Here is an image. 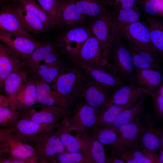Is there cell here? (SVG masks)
I'll use <instances>...</instances> for the list:
<instances>
[{"instance_id":"obj_24","label":"cell","mask_w":163,"mask_h":163,"mask_svg":"<svg viewBox=\"0 0 163 163\" xmlns=\"http://www.w3.org/2000/svg\"><path fill=\"white\" fill-rule=\"evenodd\" d=\"M91 34L88 25L84 24L68 28L59 35L55 41L63 46L67 56V50L71 43L76 44L78 49Z\"/></svg>"},{"instance_id":"obj_37","label":"cell","mask_w":163,"mask_h":163,"mask_svg":"<svg viewBox=\"0 0 163 163\" xmlns=\"http://www.w3.org/2000/svg\"><path fill=\"white\" fill-rule=\"evenodd\" d=\"M87 133L94 137L104 146H112L119 136L118 133L115 130L106 126H95Z\"/></svg>"},{"instance_id":"obj_45","label":"cell","mask_w":163,"mask_h":163,"mask_svg":"<svg viewBox=\"0 0 163 163\" xmlns=\"http://www.w3.org/2000/svg\"><path fill=\"white\" fill-rule=\"evenodd\" d=\"M106 163H125L123 160L119 157L111 155L106 158Z\"/></svg>"},{"instance_id":"obj_49","label":"cell","mask_w":163,"mask_h":163,"mask_svg":"<svg viewBox=\"0 0 163 163\" xmlns=\"http://www.w3.org/2000/svg\"><path fill=\"white\" fill-rule=\"evenodd\" d=\"M4 82H3L0 78V92L3 91Z\"/></svg>"},{"instance_id":"obj_23","label":"cell","mask_w":163,"mask_h":163,"mask_svg":"<svg viewBox=\"0 0 163 163\" xmlns=\"http://www.w3.org/2000/svg\"><path fill=\"white\" fill-rule=\"evenodd\" d=\"M126 46L131 54L135 69H152L161 72L159 54L142 49L130 43H127Z\"/></svg>"},{"instance_id":"obj_28","label":"cell","mask_w":163,"mask_h":163,"mask_svg":"<svg viewBox=\"0 0 163 163\" xmlns=\"http://www.w3.org/2000/svg\"><path fill=\"white\" fill-rule=\"evenodd\" d=\"M16 103L17 110L21 112L37 104L36 84L26 80L17 94Z\"/></svg>"},{"instance_id":"obj_17","label":"cell","mask_w":163,"mask_h":163,"mask_svg":"<svg viewBox=\"0 0 163 163\" xmlns=\"http://www.w3.org/2000/svg\"><path fill=\"white\" fill-rule=\"evenodd\" d=\"M82 68L89 79L112 91L117 87L127 84L117 75L111 66Z\"/></svg>"},{"instance_id":"obj_3","label":"cell","mask_w":163,"mask_h":163,"mask_svg":"<svg viewBox=\"0 0 163 163\" xmlns=\"http://www.w3.org/2000/svg\"><path fill=\"white\" fill-rule=\"evenodd\" d=\"M68 59L82 68L111 66L104 56L98 41L92 33L80 47L68 57Z\"/></svg>"},{"instance_id":"obj_4","label":"cell","mask_w":163,"mask_h":163,"mask_svg":"<svg viewBox=\"0 0 163 163\" xmlns=\"http://www.w3.org/2000/svg\"><path fill=\"white\" fill-rule=\"evenodd\" d=\"M57 129L34 136L27 142L33 147L39 163H54L57 154L67 152L59 138Z\"/></svg>"},{"instance_id":"obj_2","label":"cell","mask_w":163,"mask_h":163,"mask_svg":"<svg viewBox=\"0 0 163 163\" xmlns=\"http://www.w3.org/2000/svg\"><path fill=\"white\" fill-rule=\"evenodd\" d=\"M100 110L91 107L81 100L69 109L67 115L60 123L71 131L87 133L96 126Z\"/></svg>"},{"instance_id":"obj_31","label":"cell","mask_w":163,"mask_h":163,"mask_svg":"<svg viewBox=\"0 0 163 163\" xmlns=\"http://www.w3.org/2000/svg\"><path fill=\"white\" fill-rule=\"evenodd\" d=\"M152 42L159 55L163 54V22L157 17L146 16Z\"/></svg>"},{"instance_id":"obj_21","label":"cell","mask_w":163,"mask_h":163,"mask_svg":"<svg viewBox=\"0 0 163 163\" xmlns=\"http://www.w3.org/2000/svg\"><path fill=\"white\" fill-rule=\"evenodd\" d=\"M27 69H21L8 76L4 81V96L8 107L16 111V96L24 83L26 80Z\"/></svg>"},{"instance_id":"obj_30","label":"cell","mask_w":163,"mask_h":163,"mask_svg":"<svg viewBox=\"0 0 163 163\" xmlns=\"http://www.w3.org/2000/svg\"><path fill=\"white\" fill-rule=\"evenodd\" d=\"M146 98V96H142L133 105L123 110L113 123L104 126L111 128L118 133V129L120 126L133 121L140 116Z\"/></svg>"},{"instance_id":"obj_42","label":"cell","mask_w":163,"mask_h":163,"mask_svg":"<svg viewBox=\"0 0 163 163\" xmlns=\"http://www.w3.org/2000/svg\"><path fill=\"white\" fill-rule=\"evenodd\" d=\"M40 6L56 23V9L58 0H37Z\"/></svg>"},{"instance_id":"obj_11","label":"cell","mask_w":163,"mask_h":163,"mask_svg":"<svg viewBox=\"0 0 163 163\" xmlns=\"http://www.w3.org/2000/svg\"><path fill=\"white\" fill-rule=\"evenodd\" d=\"M67 61L62 60L51 63H40L27 69L26 80L36 84L53 83L67 67Z\"/></svg>"},{"instance_id":"obj_38","label":"cell","mask_w":163,"mask_h":163,"mask_svg":"<svg viewBox=\"0 0 163 163\" xmlns=\"http://www.w3.org/2000/svg\"><path fill=\"white\" fill-rule=\"evenodd\" d=\"M59 138L67 152H78L82 151L80 142L76 136L72 135L71 131L61 123L57 129Z\"/></svg>"},{"instance_id":"obj_51","label":"cell","mask_w":163,"mask_h":163,"mask_svg":"<svg viewBox=\"0 0 163 163\" xmlns=\"http://www.w3.org/2000/svg\"><path fill=\"white\" fill-rule=\"evenodd\" d=\"M1 157H2V155H1V153L0 152V159L1 158Z\"/></svg>"},{"instance_id":"obj_5","label":"cell","mask_w":163,"mask_h":163,"mask_svg":"<svg viewBox=\"0 0 163 163\" xmlns=\"http://www.w3.org/2000/svg\"><path fill=\"white\" fill-rule=\"evenodd\" d=\"M107 58L121 79L127 83L135 84V69L131 54L126 45L121 43L111 45L107 51Z\"/></svg>"},{"instance_id":"obj_39","label":"cell","mask_w":163,"mask_h":163,"mask_svg":"<svg viewBox=\"0 0 163 163\" xmlns=\"http://www.w3.org/2000/svg\"><path fill=\"white\" fill-rule=\"evenodd\" d=\"M21 113L11 110L8 106H0V128L11 126L20 118Z\"/></svg>"},{"instance_id":"obj_48","label":"cell","mask_w":163,"mask_h":163,"mask_svg":"<svg viewBox=\"0 0 163 163\" xmlns=\"http://www.w3.org/2000/svg\"><path fill=\"white\" fill-rule=\"evenodd\" d=\"M0 106H8L7 101L4 95L0 92Z\"/></svg>"},{"instance_id":"obj_14","label":"cell","mask_w":163,"mask_h":163,"mask_svg":"<svg viewBox=\"0 0 163 163\" xmlns=\"http://www.w3.org/2000/svg\"><path fill=\"white\" fill-rule=\"evenodd\" d=\"M144 124L145 129L141 139L140 148L143 151L156 154L161 147L163 148V129L156 126L153 118L149 114L146 115Z\"/></svg>"},{"instance_id":"obj_9","label":"cell","mask_w":163,"mask_h":163,"mask_svg":"<svg viewBox=\"0 0 163 163\" xmlns=\"http://www.w3.org/2000/svg\"><path fill=\"white\" fill-rule=\"evenodd\" d=\"M88 25L98 41L103 54L107 58V51L112 43L110 10L107 8L97 16L89 19Z\"/></svg>"},{"instance_id":"obj_10","label":"cell","mask_w":163,"mask_h":163,"mask_svg":"<svg viewBox=\"0 0 163 163\" xmlns=\"http://www.w3.org/2000/svg\"><path fill=\"white\" fill-rule=\"evenodd\" d=\"M60 125V123L56 124L40 123L20 117L9 127L10 134L18 139L27 142L32 137L56 129Z\"/></svg>"},{"instance_id":"obj_12","label":"cell","mask_w":163,"mask_h":163,"mask_svg":"<svg viewBox=\"0 0 163 163\" xmlns=\"http://www.w3.org/2000/svg\"><path fill=\"white\" fill-rule=\"evenodd\" d=\"M0 152L2 157L10 160L27 159L36 157L31 144L18 139L10 134L0 142Z\"/></svg>"},{"instance_id":"obj_33","label":"cell","mask_w":163,"mask_h":163,"mask_svg":"<svg viewBox=\"0 0 163 163\" xmlns=\"http://www.w3.org/2000/svg\"><path fill=\"white\" fill-rule=\"evenodd\" d=\"M111 154L119 157L126 163H143L145 157L140 147H121L111 148Z\"/></svg>"},{"instance_id":"obj_15","label":"cell","mask_w":163,"mask_h":163,"mask_svg":"<svg viewBox=\"0 0 163 163\" xmlns=\"http://www.w3.org/2000/svg\"><path fill=\"white\" fill-rule=\"evenodd\" d=\"M110 11L112 45L120 43L122 29L126 25L140 20L141 12L138 8L125 9L118 6Z\"/></svg>"},{"instance_id":"obj_32","label":"cell","mask_w":163,"mask_h":163,"mask_svg":"<svg viewBox=\"0 0 163 163\" xmlns=\"http://www.w3.org/2000/svg\"><path fill=\"white\" fill-rule=\"evenodd\" d=\"M16 11L25 28L35 33L44 32L48 30L40 20L32 13L19 5L15 7Z\"/></svg>"},{"instance_id":"obj_34","label":"cell","mask_w":163,"mask_h":163,"mask_svg":"<svg viewBox=\"0 0 163 163\" xmlns=\"http://www.w3.org/2000/svg\"><path fill=\"white\" fill-rule=\"evenodd\" d=\"M135 103L124 105H112L101 109L97 116L96 126H104L112 124L123 110Z\"/></svg>"},{"instance_id":"obj_18","label":"cell","mask_w":163,"mask_h":163,"mask_svg":"<svg viewBox=\"0 0 163 163\" xmlns=\"http://www.w3.org/2000/svg\"><path fill=\"white\" fill-rule=\"evenodd\" d=\"M75 133L88 163H106L105 149L102 144L86 133Z\"/></svg>"},{"instance_id":"obj_40","label":"cell","mask_w":163,"mask_h":163,"mask_svg":"<svg viewBox=\"0 0 163 163\" xmlns=\"http://www.w3.org/2000/svg\"><path fill=\"white\" fill-rule=\"evenodd\" d=\"M88 163L83 152H64L55 156L54 163Z\"/></svg>"},{"instance_id":"obj_1","label":"cell","mask_w":163,"mask_h":163,"mask_svg":"<svg viewBox=\"0 0 163 163\" xmlns=\"http://www.w3.org/2000/svg\"><path fill=\"white\" fill-rule=\"evenodd\" d=\"M87 80L83 69L74 65L67 67L50 85L67 104L69 108L82 99Z\"/></svg>"},{"instance_id":"obj_35","label":"cell","mask_w":163,"mask_h":163,"mask_svg":"<svg viewBox=\"0 0 163 163\" xmlns=\"http://www.w3.org/2000/svg\"><path fill=\"white\" fill-rule=\"evenodd\" d=\"M25 10L36 16L48 29L57 25L53 19L34 0H14Z\"/></svg>"},{"instance_id":"obj_13","label":"cell","mask_w":163,"mask_h":163,"mask_svg":"<svg viewBox=\"0 0 163 163\" xmlns=\"http://www.w3.org/2000/svg\"><path fill=\"white\" fill-rule=\"evenodd\" d=\"M56 13L57 25L67 29L84 24L87 19L74 0H58Z\"/></svg>"},{"instance_id":"obj_8","label":"cell","mask_w":163,"mask_h":163,"mask_svg":"<svg viewBox=\"0 0 163 163\" xmlns=\"http://www.w3.org/2000/svg\"><path fill=\"white\" fill-rule=\"evenodd\" d=\"M0 42L16 53L23 61L42 43L31 35L14 34L0 30Z\"/></svg>"},{"instance_id":"obj_47","label":"cell","mask_w":163,"mask_h":163,"mask_svg":"<svg viewBox=\"0 0 163 163\" xmlns=\"http://www.w3.org/2000/svg\"><path fill=\"white\" fill-rule=\"evenodd\" d=\"M163 163V148H160L157 154L155 163Z\"/></svg>"},{"instance_id":"obj_26","label":"cell","mask_w":163,"mask_h":163,"mask_svg":"<svg viewBox=\"0 0 163 163\" xmlns=\"http://www.w3.org/2000/svg\"><path fill=\"white\" fill-rule=\"evenodd\" d=\"M22 61L16 53L0 42V78L3 82L10 74L21 69Z\"/></svg>"},{"instance_id":"obj_50","label":"cell","mask_w":163,"mask_h":163,"mask_svg":"<svg viewBox=\"0 0 163 163\" xmlns=\"http://www.w3.org/2000/svg\"><path fill=\"white\" fill-rule=\"evenodd\" d=\"M3 0H0V4L1 3Z\"/></svg>"},{"instance_id":"obj_19","label":"cell","mask_w":163,"mask_h":163,"mask_svg":"<svg viewBox=\"0 0 163 163\" xmlns=\"http://www.w3.org/2000/svg\"><path fill=\"white\" fill-rule=\"evenodd\" d=\"M145 95L143 90L134 83L120 85L112 91L104 109L112 105H124L136 103Z\"/></svg>"},{"instance_id":"obj_46","label":"cell","mask_w":163,"mask_h":163,"mask_svg":"<svg viewBox=\"0 0 163 163\" xmlns=\"http://www.w3.org/2000/svg\"><path fill=\"white\" fill-rule=\"evenodd\" d=\"M10 129L8 128H0V142L10 134Z\"/></svg>"},{"instance_id":"obj_6","label":"cell","mask_w":163,"mask_h":163,"mask_svg":"<svg viewBox=\"0 0 163 163\" xmlns=\"http://www.w3.org/2000/svg\"><path fill=\"white\" fill-rule=\"evenodd\" d=\"M146 23L140 20L126 25L121 31V38L127 43L159 54L152 42L149 26Z\"/></svg>"},{"instance_id":"obj_27","label":"cell","mask_w":163,"mask_h":163,"mask_svg":"<svg viewBox=\"0 0 163 163\" xmlns=\"http://www.w3.org/2000/svg\"><path fill=\"white\" fill-rule=\"evenodd\" d=\"M57 51L64 53L59 43L55 41L43 42L26 59L22 61L21 68L28 69L33 67L43 62L50 54Z\"/></svg>"},{"instance_id":"obj_43","label":"cell","mask_w":163,"mask_h":163,"mask_svg":"<svg viewBox=\"0 0 163 163\" xmlns=\"http://www.w3.org/2000/svg\"><path fill=\"white\" fill-rule=\"evenodd\" d=\"M152 105L157 115L161 118L163 117V85L152 96Z\"/></svg>"},{"instance_id":"obj_44","label":"cell","mask_w":163,"mask_h":163,"mask_svg":"<svg viewBox=\"0 0 163 163\" xmlns=\"http://www.w3.org/2000/svg\"><path fill=\"white\" fill-rule=\"evenodd\" d=\"M111 0H104V2L107 4L110 3ZM120 2L121 4V8L123 9H128L136 8L135 4L137 0H115Z\"/></svg>"},{"instance_id":"obj_20","label":"cell","mask_w":163,"mask_h":163,"mask_svg":"<svg viewBox=\"0 0 163 163\" xmlns=\"http://www.w3.org/2000/svg\"><path fill=\"white\" fill-rule=\"evenodd\" d=\"M161 71L152 69H136L135 84L142 88L145 95L152 96L163 85Z\"/></svg>"},{"instance_id":"obj_29","label":"cell","mask_w":163,"mask_h":163,"mask_svg":"<svg viewBox=\"0 0 163 163\" xmlns=\"http://www.w3.org/2000/svg\"><path fill=\"white\" fill-rule=\"evenodd\" d=\"M36 85L37 104L69 109L66 102L52 88L50 84L39 83Z\"/></svg>"},{"instance_id":"obj_16","label":"cell","mask_w":163,"mask_h":163,"mask_svg":"<svg viewBox=\"0 0 163 163\" xmlns=\"http://www.w3.org/2000/svg\"><path fill=\"white\" fill-rule=\"evenodd\" d=\"M145 129L140 116L118 129V139L111 148L121 147H140L141 139Z\"/></svg>"},{"instance_id":"obj_25","label":"cell","mask_w":163,"mask_h":163,"mask_svg":"<svg viewBox=\"0 0 163 163\" xmlns=\"http://www.w3.org/2000/svg\"><path fill=\"white\" fill-rule=\"evenodd\" d=\"M15 7L10 5L0 11V30L12 34L30 35L23 26Z\"/></svg>"},{"instance_id":"obj_7","label":"cell","mask_w":163,"mask_h":163,"mask_svg":"<svg viewBox=\"0 0 163 163\" xmlns=\"http://www.w3.org/2000/svg\"><path fill=\"white\" fill-rule=\"evenodd\" d=\"M69 109L56 105L37 104L28 110L21 112L20 117L43 124H56L68 114Z\"/></svg>"},{"instance_id":"obj_41","label":"cell","mask_w":163,"mask_h":163,"mask_svg":"<svg viewBox=\"0 0 163 163\" xmlns=\"http://www.w3.org/2000/svg\"><path fill=\"white\" fill-rule=\"evenodd\" d=\"M163 2V0H147L144 7V11L146 16L157 18L160 16L162 17Z\"/></svg>"},{"instance_id":"obj_22","label":"cell","mask_w":163,"mask_h":163,"mask_svg":"<svg viewBox=\"0 0 163 163\" xmlns=\"http://www.w3.org/2000/svg\"><path fill=\"white\" fill-rule=\"evenodd\" d=\"M111 92V91L97 84L87 77L82 99L91 107L101 109L106 104Z\"/></svg>"},{"instance_id":"obj_36","label":"cell","mask_w":163,"mask_h":163,"mask_svg":"<svg viewBox=\"0 0 163 163\" xmlns=\"http://www.w3.org/2000/svg\"><path fill=\"white\" fill-rule=\"evenodd\" d=\"M81 12L87 18L96 17L107 7L103 0H74Z\"/></svg>"}]
</instances>
